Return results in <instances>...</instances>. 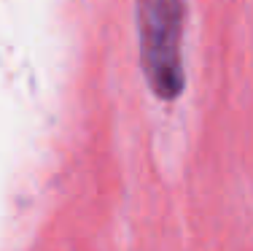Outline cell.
<instances>
[{
	"label": "cell",
	"mask_w": 253,
	"mask_h": 251,
	"mask_svg": "<svg viewBox=\"0 0 253 251\" xmlns=\"http://www.w3.org/2000/svg\"><path fill=\"white\" fill-rule=\"evenodd\" d=\"M183 0H137L140 65L151 92L159 100H178L186 87L183 73Z\"/></svg>",
	"instance_id": "6da1fadb"
}]
</instances>
